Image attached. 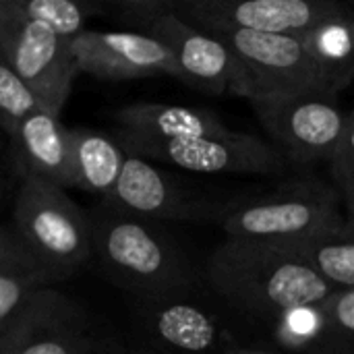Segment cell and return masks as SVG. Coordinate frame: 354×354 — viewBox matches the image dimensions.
Returning <instances> with one entry per match:
<instances>
[{"label": "cell", "instance_id": "6da1fadb", "mask_svg": "<svg viewBox=\"0 0 354 354\" xmlns=\"http://www.w3.org/2000/svg\"><path fill=\"white\" fill-rule=\"evenodd\" d=\"M89 214L91 257L104 276L137 301L189 295L197 272L185 251L153 220L102 199Z\"/></svg>", "mask_w": 354, "mask_h": 354}, {"label": "cell", "instance_id": "7a4b0ae2", "mask_svg": "<svg viewBox=\"0 0 354 354\" xmlns=\"http://www.w3.org/2000/svg\"><path fill=\"white\" fill-rule=\"evenodd\" d=\"M207 280L232 307L272 322L338 292L276 245L251 239H226L207 261Z\"/></svg>", "mask_w": 354, "mask_h": 354}, {"label": "cell", "instance_id": "3957f363", "mask_svg": "<svg viewBox=\"0 0 354 354\" xmlns=\"http://www.w3.org/2000/svg\"><path fill=\"white\" fill-rule=\"evenodd\" d=\"M12 230L56 282L73 276L91 259L89 214L66 195V189L46 180L21 178Z\"/></svg>", "mask_w": 354, "mask_h": 354}, {"label": "cell", "instance_id": "277c9868", "mask_svg": "<svg viewBox=\"0 0 354 354\" xmlns=\"http://www.w3.org/2000/svg\"><path fill=\"white\" fill-rule=\"evenodd\" d=\"M122 346L77 299L37 290L0 330V354H118Z\"/></svg>", "mask_w": 354, "mask_h": 354}, {"label": "cell", "instance_id": "5b68a950", "mask_svg": "<svg viewBox=\"0 0 354 354\" xmlns=\"http://www.w3.org/2000/svg\"><path fill=\"white\" fill-rule=\"evenodd\" d=\"M245 64L255 95H338L348 77L328 66L305 35H272L243 29L214 31Z\"/></svg>", "mask_w": 354, "mask_h": 354}, {"label": "cell", "instance_id": "8992f818", "mask_svg": "<svg viewBox=\"0 0 354 354\" xmlns=\"http://www.w3.org/2000/svg\"><path fill=\"white\" fill-rule=\"evenodd\" d=\"M170 10L205 33L243 29L272 35H307L324 25L353 19L334 0H170Z\"/></svg>", "mask_w": 354, "mask_h": 354}, {"label": "cell", "instance_id": "52a82bcc", "mask_svg": "<svg viewBox=\"0 0 354 354\" xmlns=\"http://www.w3.org/2000/svg\"><path fill=\"white\" fill-rule=\"evenodd\" d=\"M346 214L338 203V193L319 185H301L268 199L230 209L222 228L228 239H251L270 243H290L313 239L344 228Z\"/></svg>", "mask_w": 354, "mask_h": 354}, {"label": "cell", "instance_id": "ba28073f", "mask_svg": "<svg viewBox=\"0 0 354 354\" xmlns=\"http://www.w3.org/2000/svg\"><path fill=\"white\" fill-rule=\"evenodd\" d=\"M249 102L284 160L299 166L332 160L348 118L336 95H255Z\"/></svg>", "mask_w": 354, "mask_h": 354}, {"label": "cell", "instance_id": "9c48e42d", "mask_svg": "<svg viewBox=\"0 0 354 354\" xmlns=\"http://www.w3.org/2000/svg\"><path fill=\"white\" fill-rule=\"evenodd\" d=\"M0 56L39 104L60 116L79 75L68 41L48 25L15 12L6 0H0Z\"/></svg>", "mask_w": 354, "mask_h": 354}, {"label": "cell", "instance_id": "30bf717a", "mask_svg": "<svg viewBox=\"0 0 354 354\" xmlns=\"http://www.w3.org/2000/svg\"><path fill=\"white\" fill-rule=\"evenodd\" d=\"M114 137L131 156L199 174H276L286 166L274 145L249 133L234 141L141 139L120 133H114Z\"/></svg>", "mask_w": 354, "mask_h": 354}, {"label": "cell", "instance_id": "8fae6325", "mask_svg": "<svg viewBox=\"0 0 354 354\" xmlns=\"http://www.w3.org/2000/svg\"><path fill=\"white\" fill-rule=\"evenodd\" d=\"M147 35L170 48L180 68V83L209 95L255 97V87L245 64L216 35L191 27L172 10Z\"/></svg>", "mask_w": 354, "mask_h": 354}, {"label": "cell", "instance_id": "7c38bea8", "mask_svg": "<svg viewBox=\"0 0 354 354\" xmlns=\"http://www.w3.org/2000/svg\"><path fill=\"white\" fill-rule=\"evenodd\" d=\"M77 71L102 81H129L170 75L180 81V68L168 46L133 31L85 29L68 41Z\"/></svg>", "mask_w": 354, "mask_h": 354}, {"label": "cell", "instance_id": "4fadbf2b", "mask_svg": "<svg viewBox=\"0 0 354 354\" xmlns=\"http://www.w3.org/2000/svg\"><path fill=\"white\" fill-rule=\"evenodd\" d=\"M135 317L143 346L158 354H214L220 330L214 315L189 295L137 301Z\"/></svg>", "mask_w": 354, "mask_h": 354}, {"label": "cell", "instance_id": "5bb4252c", "mask_svg": "<svg viewBox=\"0 0 354 354\" xmlns=\"http://www.w3.org/2000/svg\"><path fill=\"white\" fill-rule=\"evenodd\" d=\"M112 205L147 220H209L216 207L183 191L174 178L143 158L127 153L114 191L104 197Z\"/></svg>", "mask_w": 354, "mask_h": 354}, {"label": "cell", "instance_id": "9a60e30c", "mask_svg": "<svg viewBox=\"0 0 354 354\" xmlns=\"http://www.w3.org/2000/svg\"><path fill=\"white\" fill-rule=\"evenodd\" d=\"M8 143L19 178L33 176L62 189L73 187L71 129L58 114L46 108L33 110L21 120Z\"/></svg>", "mask_w": 354, "mask_h": 354}, {"label": "cell", "instance_id": "2e32d148", "mask_svg": "<svg viewBox=\"0 0 354 354\" xmlns=\"http://www.w3.org/2000/svg\"><path fill=\"white\" fill-rule=\"evenodd\" d=\"M120 135L141 139H220L234 141L247 133L232 131L226 122L203 108L137 102L114 112Z\"/></svg>", "mask_w": 354, "mask_h": 354}, {"label": "cell", "instance_id": "e0dca14e", "mask_svg": "<svg viewBox=\"0 0 354 354\" xmlns=\"http://www.w3.org/2000/svg\"><path fill=\"white\" fill-rule=\"evenodd\" d=\"M71 158H73V189H81L102 199L108 197L127 162V151L116 137L102 131L75 127L71 129Z\"/></svg>", "mask_w": 354, "mask_h": 354}, {"label": "cell", "instance_id": "ac0fdd59", "mask_svg": "<svg viewBox=\"0 0 354 354\" xmlns=\"http://www.w3.org/2000/svg\"><path fill=\"white\" fill-rule=\"evenodd\" d=\"M54 282V276L27 251L15 230L0 224V330L37 290Z\"/></svg>", "mask_w": 354, "mask_h": 354}, {"label": "cell", "instance_id": "d6986e66", "mask_svg": "<svg viewBox=\"0 0 354 354\" xmlns=\"http://www.w3.org/2000/svg\"><path fill=\"white\" fill-rule=\"evenodd\" d=\"M272 245H276L290 257L305 263L332 288L336 290L354 288V234L346 228V224L344 228L330 234L290 241V243H272Z\"/></svg>", "mask_w": 354, "mask_h": 354}, {"label": "cell", "instance_id": "ffe728a7", "mask_svg": "<svg viewBox=\"0 0 354 354\" xmlns=\"http://www.w3.org/2000/svg\"><path fill=\"white\" fill-rule=\"evenodd\" d=\"M8 6L31 19L54 29L62 39L71 41L81 31H85V23L104 12V4L91 0H6Z\"/></svg>", "mask_w": 354, "mask_h": 354}, {"label": "cell", "instance_id": "44dd1931", "mask_svg": "<svg viewBox=\"0 0 354 354\" xmlns=\"http://www.w3.org/2000/svg\"><path fill=\"white\" fill-rule=\"evenodd\" d=\"M319 309L324 315L319 354H354V288L334 292Z\"/></svg>", "mask_w": 354, "mask_h": 354}, {"label": "cell", "instance_id": "7402d4cb", "mask_svg": "<svg viewBox=\"0 0 354 354\" xmlns=\"http://www.w3.org/2000/svg\"><path fill=\"white\" fill-rule=\"evenodd\" d=\"M37 108L44 106L0 56V135L8 139L21 120Z\"/></svg>", "mask_w": 354, "mask_h": 354}, {"label": "cell", "instance_id": "603a6c76", "mask_svg": "<svg viewBox=\"0 0 354 354\" xmlns=\"http://www.w3.org/2000/svg\"><path fill=\"white\" fill-rule=\"evenodd\" d=\"M278 338L292 351L319 354L324 340V315L319 305L295 309L274 322Z\"/></svg>", "mask_w": 354, "mask_h": 354}, {"label": "cell", "instance_id": "cb8c5ba5", "mask_svg": "<svg viewBox=\"0 0 354 354\" xmlns=\"http://www.w3.org/2000/svg\"><path fill=\"white\" fill-rule=\"evenodd\" d=\"M104 12H110L114 21L131 27L133 33L147 35L149 29L170 12V0H110L104 4Z\"/></svg>", "mask_w": 354, "mask_h": 354}, {"label": "cell", "instance_id": "d4e9b609", "mask_svg": "<svg viewBox=\"0 0 354 354\" xmlns=\"http://www.w3.org/2000/svg\"><path fill=\"white\" fill-rule=\"evenodd\" d=\"M330 172L336 193L344 205H354V114H348L342 139L330 160Z\"/></svg>", "mask_w": 354, "mask_h": 354}, {"label": "cell", "instance_id": "484cf974", "mask_svg": "<svg viewBox=\"0 0 354 354\" xmlns=\"http://www.w3.org/2000/svg\"><path fill=\"white\" fill-rule=\"evenodd\" d=\"M222 354H274L266 348H255V346H234V348H228Z\"/></svg>", "mask_w": 354, "mask_h": 354}, {"label": "cell", "instance_id": "4316f807", "mask_svg": "<svg viewBox=\"0 0 354 354\" xmlns=\"http://www.w3.org/2000/svg\"><path fill=\"white\" fill-rule=\"evenodd\" d=\"M118 354H158L153 353L151 348H147V346H143V344H135V346H129V348H124L122 346V351Z\"/></svg>", "mask_w": 354, "mask_h": 354}, {"label": "cell", "instance_id": "83f0119b", "mask_svg": "<svg viewBox=\"0 0 354 354\" xmlns=\"http://www.w3.org/2000/svg\"><path fill=\"white\" fill-rule=\"evenodd\" d=\"M6 189H8V180H6V176H4V172H2V168H0V201L4 199V195H6Z\"/></svg>", "mask_w": 354, "mask_h": 354}]
</instances>
